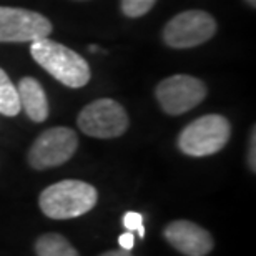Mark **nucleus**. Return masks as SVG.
<instances>
[{
	"mask_svg": "<svg viewBox=\"0 0 256 256\" xmlns=\"http://www.w3.org/2000/svg\"><path fill=\"white\" fill-rule=\"evenodd\" d=\"M165 240L176 252L186 256H204L213 250V238L206 230L188 220H176L166 224Z\"/></svg>",
	"mask_w": 256,
	"mask_h": 256,
	"instance_id": "obj_9",
	"label": "nucleus"
},
{
	"mask_svg": "<svg viewBox=\"0 0 256 256\" xmlns=\"http://www.w3.org/2000/svg\"><path fill=\"white\" fill-rule=\"evenodd\" d=\"M156 0H120V7L125 17L138 18L146 15L153 8Z\"/></svg>",
	"mask_w": 256,
	"mask_h": 256,
	"instance_id": "obj_13",
	"label": "nucleus"
},
{
	"mask_svg": "<svg viewBox=\"0 0 256 256\" xmlns=\"http://www.w3.org/2000/svg\"><path fill=\"white\" fill-rule=\"evenodd\" d=\"M37 256H78L70 242L58 233H45L35 242Z\"/></svg>",
	"mask_w": 256,
	"mask_h": 256,
	"instance_id": "obj_11",
	"label": "nucleus"
},
{
	"mask_svg": "<svg viewBox=\"0 0 256 256\" xmlns=\"http://www.w3.org/2000/svg\"><path fill=\"white\" fill-rule=\"evenodd\" d=\"M98 202V192L90 183L64 180L47 186L40 193L38 204L45 216L70 220L88 213Z\"/></svg>",
	"mask_w": 256,
	"mask_h": 256,
	"instance_id": "obj_2",
	"label": "nucleus"
},
{
	"mask_svg": "<svg viewBox=\"0 0 256 256\" xmlns=\"http://www.w3.org/2000/svg\"><path fill=\"white\" fill-rule=\"evenodd\" d=\"M20 102L17 86L8 78L7 72L0 68V114L5 116H15L20 114Z\"/></svg>",
	"mask_w": 256,
	"mask_h": 256,
	"instance_id": "obj_12",
	"label": "nucleus"
},
{
	"mask_svg": "<svg viewBox=\"0 0 256 256\" xmlns=\"http://www.w3.org/2000/svg\"><path fill=\"white\" fill-rule=\"evenodd\" d=\"M206 85L192 75H172L163 78L155 88L162 110L168 115H183L206 98Z\"/></svg>",
	"mask_w": 256,
	"mask_h": 256,
	"instance_id": "obj_7",
	"label": "nucleus"
},
{
	"mask_svg": "<svg viewBox=\"0 0 256 256\" xmlns=\"http://www.w3.org/2000/svg\"><path fill=\"white\" fill-rule=\"evenodd\" d=\"M246 2H248L250 5H252V7H253V8L256 7V0H246Z\"/></svg>",
	"mask_w": 256,
	"mask_h": 256,
	"instance_id": "obj_18",
	"label": "nucleus"
},
{
	"mask_svg": "<svg viewBox=\"0 0 256 256\" xmlns=\"http://www.w3.org/2000/svg\"><path fill=\"white\" fill-rule=\"evenodd\" d=\"M30 55L45 72L68 88H82L90 82L88 62L72 48L48 37L32 42Z\"/></svg>",
	"mask_w": 256,
	"mask_h": 256,
	"instance_id": "obj_1",
	"label": "nucleus"
},
{
	"mask_svg": "<svg viewBox=\"0 0 256 256\" xmlns=\"http://www.w3.org/2000/svg\"><path fill=\"white\" fill-rule=\"evenodd\" d=\"M216 34V20L204 10H185L173 17L163 28V42L183 50L198 47Z\"/></svg>",
	"mask_w": 256,
	"mask_h": 256,
	"instance_id": "obj_4",
	"label": "nucleus"
},
{
	"mask_svg": "<svg viewBox=\"0 0 256 256\" xmlns=\"http://www.w3.org/2000/svg\"><path fill=\"white\" fill-rule=\"evenodd\" d=\"M232 136V125L223 115H203L178 135V148L188 156L202 158L222 152Z\"/></svg>",
	"mask_w": 256,
	"mask_h": 256,
	"instance_id": "obj_3",
	"label": "nucleus"
},
{
	"mask_svg": "<svg viewBox=\"0 0 256 256\" xmlns=\"http://www.w3.org/2000/svg\"><path fill=\"white\" fill-rule=\"evenodd\" d=\"M124 226L126 232H136L138 236H145V228H143V216L136 212H128L124 216Z\"/></svg>",
	"mask_w": 256,
	"mask_h": 256,
	"instance_id": "obj_14",
	"label": "nucleus"
},
{
	"mask_svg": "<svg viewBox=\"0 0 256 256\" xmlns=\"http://www.w3.org/2000/svg\"><path fill=\"white\" fill-rule=\"evenodd\" d=\"M100 256H132L130 252H125V250H112V252H106Z\"/></svg>",
	"mask_w": 256,
	"mask_h": 256,
	"instance_id": "obj_17",
	"label": "nucleus"
},
{
	"mask_svg": "<svg viewBox=\"0 0 256 256\" xmlns=\"http://www.w3.org/2000/svg\"><path fill=\"white\" fill-rule=\"evenodd\" d=\"M256 130L253 128L252 138H250V148H248V165L252 168V172L256 170Z\"/></svg>",
	"mask_w": 256,
	"mask_h": 256,
	"instance_id": "obj_15",
	"label": "nucleus"
},
{
	"mask_svg": "<svg viewBox=\"0 0 256 256\" xmlns=\"http://www.w3.org/2000/svg\"><path fill=\"white\" fill-rule=\"evenodd\" d=\"M78 128L94 138H116L128 130L126 110L112 98H98L82 108L76 118Z\"/></svg>",
	"mask_w": 256,
	"mask_h": 256,
	"instance_id": "obj_5",
	"label": "nucleus"
},
{
	"mask_svg": "<svg viewBox=\"0 0 256 256\" xmlns=\"http://www.w3.org/2000/svg\"><path fill=\"white\" fill-rule=\"evenodd\" d=\"M52 30V22L42 14L27 8L0 7V42H35L47 38Z\"/></svg>",
	"mask_w": 256,
	"mask_h": 256,
	"instance_id": "obj_8",
	"label": "nucleus"
},
{
	"mask_svg": "<svg viewBox=\"0 0 256 256\" xmlns=\"http://www.w3.org/2000/svg\"><path fill=\"white\" fill-rule=\"evenodd\" d=\"M78 138L72 128L54 126L42 132L28 150V163L35 170L64 165L74 156Z\"/></svg>",
	"mask_w": 256,
	"mask_h": 256,
	"instance_id": "obj_6",
	"label": "nucleus"
},
{
	"mask_svg": "<svg viewBox=\"0 0 256 256\" xmlns=\"http://www.w3.org/2000/svg\"><path fill=\"white\" fill-rule=\"evenodd\" d=\"M20 108L25 110V114L35 124H42L48 116V100L44 86L40 82L32 76H24L18 80L17 85Z\"/></svg>",
	"mask_w": 256,
	"mask_h": 256,
	"instance_id": "obj_10",
	"label": "nucleus"
},
{
	"mask_svg": "<svg viewBox=\"0 0 256 256\" xmlns=\"http://www.w3.org/2000/svg\"><path fill=\"white\" fill-rule=\"evenodd\" d=\"M88 48L92 50V52H96V50H98V47H96V45H90Z\"/></svg>",
	"mask_w": 256,
	"mask_h": 256,
	"instance_id": "obj_19",
	"label": "nucleus"
},
{
	"mask_svg": "<svg viewBox=\"0 0 256 256\" xmlns=\"http://www.w3.org/2000/svg\"><path fill=\"white\" fill-rule=\"evenodd\" d=\"M118 243H120L122 250H125V252H130V250L133 248V244H135V236H133V232H126L124 234H120Z\"/></svg>",
	"mask_w": 256,
	"mask_h": 256,
	"instance_id": "obj_16",
	"label": "nucleus"
}]
</instances>
